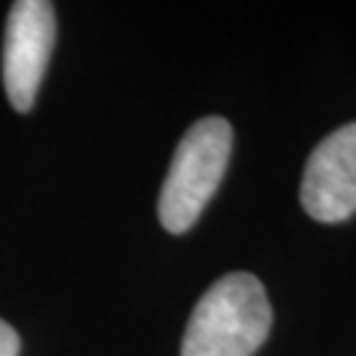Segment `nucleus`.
<instances>
[{
	"mask_svg": "<svg viewBox=\"0 0 356 356\" xmlns=\"http://www.w3.org/2000/svg\"><path fill=\"white\" fill-rule=\"evenodd\" d=\"M272 327V304L259 277L232 272L195 304L182 356H254Z\"/></svg>",
	"mask_w": 356,
	"mask_h": 356,
	"instance_id": "obj_1",
	"label": "nucleus"
},
{
	"mask_svg": "<svg viewBox=\"0 0 356 356\" xmlns=\"http://www.w3.org/2000/svg\"><path fill=\"white\" fill-rule=\"evenodd\" d=\"M229 153L232 127L222 116H206L185 132L159 195V219L164 229L179 235L198 222L225 177Z\"/></svg>",
	"mask_w": 356,
	"mask_h": 356,
	"instance_id": "obj_2",
	"label": "nucleus"
},
{
	"mask_svg": "<svg viewBox=\"0 0 356 356\" xmlns=\"http://www.w3.org/2000/svg\"><path fill=\"white\" fill-rule=\"evenodd\" d=\"M56 42V13L48 0H19L11 6L3 42V82L16 111H29L48 69Z\"/></svg>",
	"mask_w": 356,
	"mask_h": 356,
	"instance_id": "obj_3",
	"label": "nucleus"
},
{
	"mask_svg": "<svg viewBox=\"0 0 356 356\" xmlns=\"http://www.w3.org/2000/svg\"><path fill=\"white\" fill-rule=\"evenodd\" d=\"M22 341H19V332L13 330L8 322L0 319V356H22Z\"/></svg>",
	"mask_w": 356,
	"mask_h": 356,
	"instance_id": "obj_5",
	"label": "nucleus"
},
{
	"mask_svg": "<svg viewBox=\"0 0 356 356\" xmlns=\"http://www.w3.org/2000/svg\"><path fill=\"white\" fill-rule=\"evenodd\" d=\"M301 204L325 225L356 214V122L330 132L312 151L301 179Z\"/></svg>",
	"mask_w": 356,
	"mask_h": 356,
	"instance_id": "obj_4",
	"label": "nucleus"
}]
</instances>
